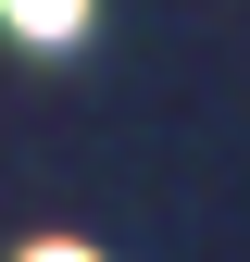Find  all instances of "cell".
I'll return each instance as SVG.
<instances>
[{"mask_svg": "<svg viewBox=\"0 0 250 262\" xmlns=\"http://www.w3.org/2000/svg\"><path fill=\"white\" fill-rule=\"evenodd\" d=\"M0 13H13L25 38H75V25H88V0H0Z\"/></svg>", "mask_w": 250, "mask_h": 262, "instance_id": "6da1fadb", "label": "cell"}, {"mask_svg": "<svg viewBox=\"0 0 250 262\" xmlns=\"http://www.w3.org/2000/svg\"><path fill=\"white\" fill-rule=\"evenodd\" d=\"M25 262H88V250H75V237H50V250H25Z\"/></svg>", "mask_w": 250, "mask_h": 262, "instance_id": "7a4b0ae2", "label": "cell"}]
</instances>
